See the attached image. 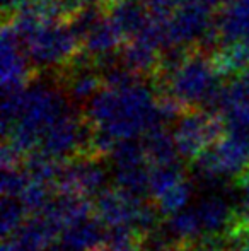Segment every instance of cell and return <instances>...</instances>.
I'll return each instance as SVG.
<instances>
[{
  "label": "cell",
  "instance_id": "obj_1",
  "mask_svg": "<svg viewBox=\"0 0 249 251\" xmlns=\"http://www.w3.org/2000/svg\"><path fill=\"white\" fill-rule=\"evenodd\" d=\"M94 215L106 229H133L145 238L160 227V214L152 201L118 186L106 188L97 197Z\"/></svg>",
  "mask_w": 249,
  "mask_h": 251
},
{
  "label": "cell",
  "instance_id": "obj_2",
  "mask_svg": "<svg viewBox=\"0 0 249 251\" xmlns=\"http://www.w3.org/2000/svg\"><path fill=\"white\" fill-rule=\"evenodd\" d=\"M249 149L241 140L230 139L212 146L195 161V168L203 181L222 183L241 178L248 171Z\"/></svg>",
  "mask_w": 249,
  "mask_h": 251
},
{
  "label": "cell",
  "instance_id": "obj_3",
  "mask_svg": "<svg viewBox=\"0 0 249 251\" xmlns=\"http://www.w3.org/2000/svg\"><path fill=\"white\" fill-rule=\"evenodd\" d=\"M106 169L101 166V162L92 155H86L62 166L55 188L60 192V195L87 200L91 197H99L106 190Z\"/></svg>",
  "mask_w": 249,
  "mask_h": 251
},
{
  "label": "cell",
  "instance_id": "obj_4",
  "mask_svg": "<svg viewBox=\"0 0 249 251\" xmlns=\"http://www.w3.org/2000/svg\"><path fill=\"white\" fill-rule=\"evenodd\" d=\"M219 137V125L205 116L184 118L176 128L174 146L180 155L186 159H196L208 151Z\"/></svg>",
  "mask_w": 249,
  "mask_h": 251
},
{
  "label": "cell",
  "instance_id": "obj_5",
  "mask_svg": "<svg viewBox=\"0 0 249 251\" xmlns=\"http://www.w3.org/2000/svg\"><path fill=\"white\" fill-rule=\"evenodd\" d=\"M0 227L3 239H9L27 222V212L17 199L2 197V210H0Z\"/></svg>",
  "mask_w": 249,
  "mask_h": 251
},
{
  "label": "cell",
  "instance_id": "obj_6",
  "mask_svg": "<svg viewBox=\"0 0 249 251\" xmlns=\"http://www.w3.org/2000/svg\"><path fill=\"white\" fill-rule=\"evenodd\" d=\"M239 215L243 224L249 229V169L239 178Z\"/></svg>",
  "mask_w": 249,
  "mask_h": 251
},
{
  "label": "cell",
  "instance_id": "obj_7",
  "mask_svg": "<svg viewBox=\"0 0 249 251\" xmlns=\"http://www.w3.org/2000/svg\"><path fill=\"white\" fill-rule=\"evenodd\" d=\"M2 251H24L23 248H21L19 245H17L16 241H14V239H5V241H3V245H2Z\"/></svg>",
  "mask_w": 249,
  "mask_h": 251
},
{
  "label": "cell",
  "instance_id": "obj_8",
  "mask_svg": "<svg viewBox=\"0 0 249 251\" xmlns=\"http://www.w3.org/2000/svg\"><path fill=\"white\" fill-rule=\"evenodd\" d=\"M46 251H75V250H72L70 246H67L65 243H62V241H57L55 245H51L50 248H48Z\"/></svg>",
  "mask_w": 249,
  "mask_h": 251
},
{
  "label": "cell",
  "instance_id": "obj_9",
  "mask_svg": "<svg viewBox=\"0 0 249 251\" xmlns=\"http://www.w3.org/2000/svg\"><path fill=\"white\" fill-rule=\"evenodd\" d=\"M239 251H249V229H246V231H244L243 239H241Z\"/></svg>",
  "mask_w": 249,
  "mask_h": 251
},
{
  "label": "cell",
  "instance_id": "obj_10",
  "mask_svg": "<svg viewBox=\"0 0 249 251\" xmlns=\"http://www.w3.org/2000/svg\"><path fill=\"white\" fill-rule=\"evenodd\" d=\"M237 140H241V142H243V144H244V146H246V147H248V149H249V132L246 133V135H244V137H243V139H237Z\"/></svg>",
  "mask_w": 249,
  "mask_h": 251
}]
</instances>
